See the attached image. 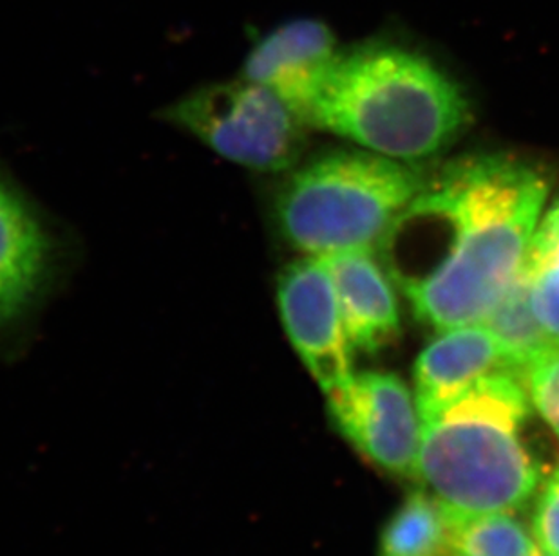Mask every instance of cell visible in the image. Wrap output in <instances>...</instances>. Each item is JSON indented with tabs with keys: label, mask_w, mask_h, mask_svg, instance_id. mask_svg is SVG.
Wrapping results in <instances>:
<instances>
[{
	"label": "cell",
	"mask_w": 559,
	"mask_h": 556,
	"mask_svg": "<svg viewBox=\"0 0 559 556\" xmlns=\"http://www.w3.org/2000/svg\"><path fill=\"white\" fill-rule=\"evenodd\" d=\"M549 192L538 167L511 154L449 161L377 246L418 321L445 331L481 324L522 271Z\"/></svg>",
	"instance_id": "obj_1"
},
{
	"label": "cell",
	"mask_w": 559,
	"mask_h": 556,
	"mask_svg": "<svg viewBox=\"0 0 559 556\" xmlns=\"http://www.w3.org/2000/svg\"><path fill=\"white\" fill-rule=\"evenodd\" d=\"M469 121V100L451 76L385 43L341 49L308 112V125L406 164L445 150Z\"/></svg>",
	"instance_id": "obj_2"
},
{
	"label": "cell",
	"mask_w": 559,
	"mask_h": 556,
	"mask_svg": "<svg viewBox=\"0 0 559 556\" xmlns=\"http://www.w3.org/2000/svg\"><path fill=\"white\" fill-rule=\"evenodd\" d=\"M522 374L498 371L423 420L417 478L454 515L512 513L533 499L542 470L523 426Z\"/></svg>",
	"instance_id": "obj_3"
},
{
	"label": "cell",
	"mask_w": 559,
	"mask_h": 556,
	"mask_svg": "<svg viewBox=\"0 0 559 556\" xmlns=\"http://www.w3.org/2000/svg\"><path fill=\"white\" fill-rule=\"evenodd\" d=\"M428 172L370 150L324 154L292 172L275 197L286 241L308 257L377 250Z\"/></svg>",
	"instance_id": "obj_4"
},
{
	"label": "cell",
	"mask_w": 559,
	"mask_h": 556,
	"mask_svg": "<svg viewBox=\"0 0 559 556\" xmlns=\"http://www.w3.org/2000/svg\"><path fill=\"white\" fill-rule=\"evenodd\" d=\"M167 118L222 158L259 172L290 170L307 147V121L274 90L241 76L190 93Z\"/></svg>",
	"instance_id": "obj_5"
},
{
	"label": "cell",
	"mask_w": 559,
	"mask_h": 556,
	"mask_svg": "<svg viewBox=\"0 0 559 556\" xmlns=\"http://www.w3.org/2000/svg\"><path fill=\"white\" fill-rule=\"evenodd\" d=\"M326 394L333 425L360 456L396 478H417L423 423L396 374L354 373Z\"/></svg>",
	"instance_id": "obj_6"
},
{
	"label": "cell",
	"mask_w": 559,
	"mask_h": 556,
	"mask_svg": "<svg viewBox=\"0 0 559 556\" xmlns=\"http://www.w3.org/2000/svg\"><path fill=\"white\" fill-rule=\"evenodd\" d=\"M277 304L292 346L324 392L354 376V346L324 258L307 255L286 266Z\"/></svg>",
	"instance_id": "obj_7"
},
{
	"label": "cell",
	"mask_w": 559,
	"mask_h": 556,
	"mask_svg": "<svg viewBox=\"0 0 559 556\" xmlns=\"http://www.w3.org/2000/svg\"><path fill=\"white\" fill-rule=\"evenodd\" d=\"M338 53L335 35L324 22L297 19L253 46L241 78L274 90L308 123L311 101Z\"/></svg>",
	"instance_id": "obj_8"
},
{
	"label": "cell",
	"mask_w": 559,
	"mask_h": 556,
	"mask_svg": "<svg viewBox=\"0 0 559 556\" xmlns=\"http://www.w3.org/2000/svg\"><path fill=\"white\" fill-rule=\"evenodd\" d=\"M498 371L512 368L497 338L484 324L440 331L418 356L413 371L420 420L443 409L481 378Z\"/></svg>",
	"instance_id": "obj_9"
},
{
	"label": "cell",
	"mask_w": 559,
	"mask_h": 556,
	"mask_svg": "<svg viewBox=\"0 0 559 556\" xmlns=\"http://www.w3.org/2000/svg\"><path fill=\"white\" fill-rule=\"evenodd\" d=\"M324 258L349 341L357 351H382L401 336V315L391 278L374 250L333 253Z\"/></svg>",
	"instance_id": "obj_10"
},
{
	"label": "cell",
	"mask_w": 559,
	"mask_h": 556,
	"mask_svg": "<svg viewBox=\"0 0 559 556\" xmlns=\"http://www.w3.org/2000/svg\"><path fill=\"white\" fill-rule=\"evenodd\" d=\"M51 244L32 206L0 178V327L32 304L48 275Z\"/></svg>",
	"instance_id": "obj_11"
},
{
	"label": "cell",
	"mask_w": 559,
	"mask_h": 556,
	"mask_svg": "<svg viewBox=\"0 0 559 556\" xmlns=\"http://www.w3.org/2000/svg\"><path fill=\"white\" fill-rule=\"evenodd\" d=\"M481 324L497 338L512 371L522 376L534 363L559 349L536 318L523 269Z\"/></svg>",
	"instance_id": "obj_12"
},
{
	"label": "cell",
	"mask_w": 559,
	"mask_h": 556,
	"mask_svg": "<svg viewBox=\"0 0 559 556\" xmlns=\"http://www.w3.org/2000/svg\"><path fill=\"white\" fill-rule=\"evenodd\" d=\"M451 519L435 495L412 492L382 530L379 556H451Z\"/></svg>",
	"instance_id": "obj_13"
},
{
	"label": "cell",
	"mask_w": 559,
	"mask_h": 556,
	"mask_svg": "<svg viewBox=\"0 0 559 556\" xmlns=\"http://www.w3.org/2000/svg\"><path fill=\"white\" fill-rule=\"evenodd\" d=\"M522 269L536 318L559 346V201L536 225Z\"/></svg>",
	"instance_id": "obj_14"
},
{
	"label": "cell",
	"mask_w": 559,
	"mask_h": 556,
	"mask_svg": "<svg viewBox=\"0 0 559 556\" xmlns=\"http://www.w3.org/2000/svg\"><path fill=\"white\" fill-rule=\"evenodd\" d=\"M453 552L465 556H539L538 542L511 513L454 515Z\"/></svg>",
	"instance_id": "obj_15"
},
{
	"label": "cell",
	"mask_w": 559,
	"mask_h": 556,
	"mask_svg": "<svg viewBox=\"0 0 559 556\" xmlns=\"http://www.w3.org/2000/svg\"><path fill=\"white\" fill-rule=\"evenodd\" d=\"M523 379L531 403L559 439V349L528 367Z\"/></svg>",
	"instance_id": "obj_16"
},
{
	"label": "cell",
	"mask_w": 559,
	"mask_h": 556,
	"mask_svg": "<svg viewBox=\"0 0 559 556\" xmlns=\"http://www.w3.org/2000/svg\"><path fill=\"white\" fill-rule=\"evenodd\" d=\"M533 535L545 555L559 556V467L539 489L534 506Z\"/></svg>",
	"instance_id": "obj_17"
},
{
	"label": "cell",
	"mask_w": 559,
	"mask_h": 556,
	"mask_svg": "<svg viewBox=\"0 0 559 556\" xmlns=\"http://www.w3.org/2000/svg\"><path fill=\"white\" fill-rule=\"evenodd\" d=\"M451 556H465V555H460V553H453V555Z\"/></svg>",
	"instance_id": "obj_18"
},
{
	"label": "cell",
	"mask_w": 559,
	"mask_h": 556,
	"mask_svg": "<svg viewBox=\"0 0 559 556\" xmlns=\"http://www.w3.org/2000/svg\"><path fill=\"white\" fill-rule=\"evenodd\" d=\"M539 556H549V555H545V553H542V555H539Z\"/></svg>",
	"instance_id": "obj_19"
}]
</instances>
